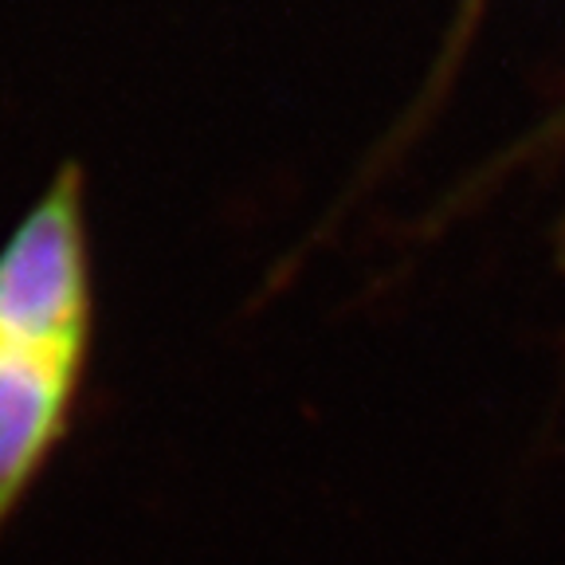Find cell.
<instances>
[{
	"instance_id": "cell-1",
	"label": "cell",
	"mask_w": 565,
	"mask_h": 565,
	"mask_svg": "<svg viewBox=\"0 0 565 565\" xmlns=\"http://www.w3.org/2000/svg\"><path fill=\"white\" fill-rule=\"evenodd\" d=\"M95 330L87 177L67 161L0 247V534L75 428Z\"/></svg>"
}]
</instances>
